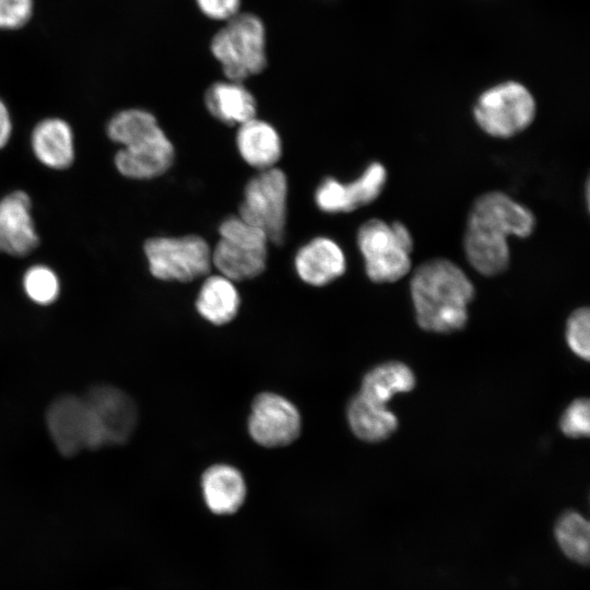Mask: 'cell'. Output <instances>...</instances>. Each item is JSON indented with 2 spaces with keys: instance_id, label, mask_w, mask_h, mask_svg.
<instances>
[{
  "instance_id": "cell-8",
  "label": "cell",
  "mask_w": 590,
  "mask_h": 590,
  "mask_svg": "<svg viewBox=\"0 0 590 590\" xmlns=\"http://www.w3.org/2000/svg\"><path fill=\"white\" fill-rule=\"evenodd\" d=\"M287 179L275 166L260 170L245 186L239 216L262 229L268 240L281 245L286 226Z\"/></svg>"
},
{
  "instance_id": "cell-25",
  "label": "cell",
  "mask_w": 590,
  "mask_h": 590,
  "mask_svg": "<svg viewBox=\"0 0 590 590\" xmlns=\"http://www.w3.org/2000/svg\"><path fill=\"white\" fill-rule=\"evenodd\" d=\"M23 287L28 298L38 305L54 303L60 291L57 274L43 264L33 266L25 272Z\"/></svg>"
},
{
  "instance_id": "cell-26",
  "label": "cell",
  "mask_w": 590,
  "mask_h": 590,
  "mask_svg": "<svg viewBox=\"0 0 590 590\" xmlns=\"http://www.w3.org/2000/svg\"><path fill=\"white\" fill-rule=\"evenodd\" d=\"M590 312L588 307L577 308L571 312L566 323V341L570 350L580 358L588 361Z\"/></svg>"
},
{
  "instance_id": "cell-4",
  "label": "cell",
  "mask_w": 590,
  "mask_h": 590,
  "mask_svg": "<svg viewBox=\"0 0 590 590\" xmlns=\"http://www.w3.org/2000/svg\"><path fill=\"white\" fill-rule=\"evenodd\" d=\"M211 51L231 81L260 73L267 64L262 21L251 13L236 14L214 35Z\"/></svg>"
},
{
  "instance_id": "cell-5",
  "label": "cell",
  "mask_w": 590,
  "mask_h": 590,
  "mask_svg": "<svg viewBox=\"0 0 590 590\" xmlns=\"http://www.w3.org/2000/svg\"><path fill=\"white\" fill-rule=\"evenodd\" d=\"M220 239L212 250V264L231 281L251 280L267 266L266 233L238 216L226 217L219 226Z\"/></svg>"
},
{
  "instance_id": "cell-10",
  "label": "cell",
  "mask_w": 590,
  "mask_h": 590,
  "mask_svg": "<svg viewBox=\"0 0 590 590\" xmlns=\"http://www.w3.org/2000/svg\"><path fill=\"white\" fill-rule=\"evenodd\" d=\"M300 429L298 409L286 398L262 392L252 401L248 432L258 445L267 448L290 445L299 436Z\"/></svg>"
},
{
  "instance_id": "cell-28",
  "label": "cell",
  "mask_w": 590,
  "mask_h": 590,
  "mask_svg": "<svg viewBox=\"0 0 590 590\" xmlns=\"http://www.w3.org/2000/svg\"><path fill=\"white\" fill-rule=\"evenodd\" d=\"M33 0H0V30L23 27L32 17Z\"/></svg>"
},
{
  "instance_id": "cell-9",
  "label": "cell",
  "mask_w": 590,
  "mask_h": 590,
  "mask_svg": "<svg viewBox=\"0 0 590 590\" xmlns=\"http://www.w3.org/2000/svg\"><path fill=\"white\" fill-rule=\"evenodd\" d=\"M46 422L55 446L63 456L105 446L83 397L68 394L56 399L48 408Z\"/></svg>"
},
{
  "instance_id": "cell-18",
  "label": "cell",
  "mask_w": 590,
  "mask_h": 590,
  "mask_svg": "<svg viewBox=\"0 0 590 590\" xmlns=\"http://www.w3.org/2000/svg\"><path fill=\"white\" fill-rule=\"evenodd\" d=\"M236 146L241 158L259 172L274 167L282 155L278 131L269 122L256 117L239 125Z\"/></svg>"
},
{
  "instance_id": "cell-24",
  "label": "cell",
  "mask_w": 590,
  "mask_h": 590,
  "mask_svg": "<svg viewBox=\"0 0 590 590\" xmlns=\"http://www.w3.org/2000/svg\"><path fill=\"white\" fill-rule=\"evenodd\" d=\"M157 126L156 118L150 111L130 108L117 113L109 120L106 131L111 141L122 146Z\"/></svg>"
},
{
  "instance_id": "cell-23",
  "label": "cell",
  "mask_w": 590,
  "mask_h": 590,
  "mask_svg": "<svg viewBox=\"0 0 590 590\" xmlns=\"http://www.w3.org/2000/svg\"><path fill=\"white\" fill-rule=\"evenodd\" d=\"M589 536L588 520L576 511L565 512L556 522V541L564 554L574 562H589Z\"/></svg>"
},
{
  "instance_id": "cell-30",
  "label": "cell",
  "mask_w": 590,
  "mask_h": 590,
  "mask_svg": "<svg viewBox=\"0 0 590 590\" xmlns=\"http://www.w3.org/2000/svg\"><path fill=\"white\" fill-rule=\"evenodd\" d=\"M12 133V120L7 105L0 99V149L5 146Z\"/></svg>"
},
{
  "instance_id": "cell-11",
  "label": "cell",
  "mask_w": 590,
  "mask_h": 590,
  "mask_svg": "<svg viewBox=\"0 0 590 590\" xmlns=\"http://www.w3.org/2000/svg\"><path fill=\"white\" fill-rule=\"evenodd\" d=\"M174 160L175 149L158 126L122 145L114 161L125 177L146 180L165 174Z\"/></svg>"
},
{
  "instance_id": "cell-13",
  "label": "cell",
  "mask_w": 590,
  "mask_h": 590,
  "mask_svg": "<svg viewBox=\"0 0 590 590\" xmlns=\"http://www.w3.org/2000/svg\"><path fill=\"white\" fill-rule=\"evenodd\" d=\"M387 181V170L379 162L370 163L353 181L343 184L324 178L315 192L317 206L327 213H346L375 201Z\"/></svg>"
},
{
  "instance_id": "cell-21",
  "label": "cell",
  "mask_w": 590,
  "mask_h": 590,
  "mask_svg": "<svg viewBox=\"0 0 590 590\" xmlns=\"http://www.w3.org/2000/svg\"><path fill=\"white\" fill-rule=\"evenodd\" d=\"M346 416L354 435L368 442L388 438L398 427L394 413L385 405L367 400L361 393L350 401Z\"/></svg>"
},
{
  "instance_id": "cell-22",
  "label": "cell",
  "mask_w": 590,
  "mask_h": 590,
  "mask_svg": "<svg viewBox=\"0 0 590 590\" xmlns=\"http://www.w3.org/2000/svg\"><path fill=\"white\" fill-rule=\"evenodd\" d=\"M413 370L401 362H387L370 369L362 380L361 393L367 400L385 405L398 393L415 387Z\"/></svg>"
},
{
  "instance_id": "cell-14",
  "label": "cell",
  "mask_w": 590,
  "mask_h": 590,
  "mask_svg": "<svg viewBox=\"0 0 590 590\" xmlns=\"http://www.w3.org/2000/svg\"><path fill=\"white\" fill-rule=\"evenodd\" d=\"M32 203L24 191H14L0 200V251L22 257L39 243L31 214Z\"/></svg>"
},
{
  "instance_id": "cell-6",
  "label": "cell",
  "mask_w": 590,
  "mask_h": 590,
  "mask_svg": "<svg viewBox=\"0 0 590 590\" xmlns=\"http://www.w3.org/2000/svg\"><path fill=\"white\" fill-rule=\"evenodd\" d=\"M150 273L162 281L191 282L209 274L212 250L199 235L152 237L143 246Z\"/></svg>"
},
{
  "instance_id": "cell-20",
  "label": "cell",
  "mask_w": 590,
  "mask_h": 590,
  "mask_svg": "<svg viewBox=\"0 0 590 590\" xmlns=\"http://www.w3.org/2000/svg\"><path fill=\"white\" fill-rule=\"evenodd\" d=\"M240 296L233 281L222 274L203 281L196 300L199 315L213 324L231 322L238 314Z\"/></svg>"
},
{
  "instance_id": "cell-17",
  "label": "cell",
  "mask_w": 590,
  "mask_h": 590,
  "mask_svg": "<svg viewBox=\"0 0 590 590\" xmlns=\"http://www.w3.org/2000/svg\"><path fill=\"white\" fill-rule=\"evenodd\" d=\"M31 145L36 158L49 168L66 169L73 163V132L60 118L39 121L32 131Z\"/></svg>"
},
{
  "instance_id": "cell-27",
  "label": "cell",
  "mask_w": 590,
  "mask_h": 590,
  "mask_svg": "<svg viewBox=\"0 0 590 590\" xmlns=\"http://www.w3.org/2000/svg\"><path fill=\"white\" fill-rule=\"evenodd\" d=\"M559 427L563 434L568 437H588L590 432L589 400L580 398L573 401L564 411Z\"/></svg>"
},
{
  "instance_id": "cell-19",
  "label": "cell",
  "mask_w": 590,
  "mask_h": 590,
  "mask_svg": "<svg viewBox=\"0 0 590 590\" xmlns=\"http://www.w3.org/2000/svg\"><path fill=\"white\" fill-rule=\"evenodd\" d=\"M204 102L209 113L228 126H239L256 117L253 95L237 81L212 84L205 92Z\"/></svg>"
},
{
  "instance_id": "cell-29",
  "label": "cell",
  "mask_w": 590,
  "mask_h": 590,
  "mask_svg": "<svg viewBox=\"0 0 590 590\" xmlns=\"http://www.w3.org/2000/svg\"><path fill=\"white\" fill-rule=\"evenodd\" d=\"M199 9L214 20H229L238 14L240 0H196Z\"/></svg>"
},
{
  "instance_id": "cell-7",
  "label": "cell",
  "mask_w": 590,
  "mask_h": 590,
  "mask_svg": "<svg viewBox=\"0 0 590 590\" xmlns=\"http://www.w3.org/2000/svg\"><path fill=\"white\" fill-rule=\"evenodd\" d=\"M473 115L479 127L494 138H510L527 129L535 116V102L520 83L508 81L485 91Z\"/></svg>"
},
{
  "instance_id": "cell-15",
  "label": "cell",
  "mask_w": 590,
  "mask_h": 590,
  "mask_svg": "<svg viewBox=\"0 0 590 590\" xmlns=\"http://www.w3.org/2000/svg\"><path fill=\"white\" fill-rule=\"evenodd\" d=\"M299 279L311 286H324L346 269L341 247L328 237H316L298 249L294 259Z\"/></svg>"
},
{
  "instance_id": "cell-1",
  "label": "cell",
  "mask_w": 590,
  "mask_h": 590,
  "mask_svg": "<svg viewBox=\"0 0 590 590\" xmlns=\"http://www.w3.org/2000/svg\"><path fill=\"white\" fill-rule=\"evenodd\" d=\"M535 228L533 213L508 194H481L469 212L463 239L465 257L482 275L503 273L510 262L508 236L529 237Z\"/></svg>"
},
{
  "instance_id": "cell-3",
  "label": "cell",
  "mask_w": 590,
  "mask_h": 590,
  "mask_svg": "<svg viewBox=\"0 0 590 590\" xmlns=\"http://www.w3.org/2000/svg\"><path fill=\"white\" fill-rule=\"evenodd\" d=\"M357 246L365 271L375 283H392L411 270L413 238L401 222L388 224L380 219L366 221L357 232Z\"/></svg>"
},
{
  "instance_id": "cell-12",
  "label": "cell",
  "mask_w": 590,
  "mask_h": 590,
  "mask_svg": "<svg viewBox=\"0 0 590 590\" xmlns=\"http://www.w3.org/2000/svg\"><path fill=\"white\" fill-rule=\"evenodd\" d=\"M83 398L104 444H125L132 435L138 421L134 401L122 390L109 385L94 386Z\"/></svg>"
},
{
  "instance_id": "cell-2",
  "label": "cell",
  "mask_w": 590,
  "mask_h": 590,
  "mask_svg": "<svg viewBox=\"0 0 590 590\" xmlns=\"http://www.w3.org/2000/svg\"><path fill=\"white\" fill-rule=\"evenodd\" d=\"M410 293L417 324L426 331L449 333L468 322V306L474 286L456 263L444 258L428 260L416 268Z\"/></svg>"
},
{
  "instance_id": "cell-16",
  "label": "cell",
  "mask_w": 590,
  "mask_h": 590,
  "mask_svg": "<svg viewBox=\"0 0 590 590\" xmlns=\"http://www.w3.org/2000/svg\"><path fill=\"white\" fill-rule=\"evenodd\" d=\"M201 492L206 508L216 516L237 512L246 499L241 473L229 464H213L201 477Z\"/></svg>"
}]
</instances>
